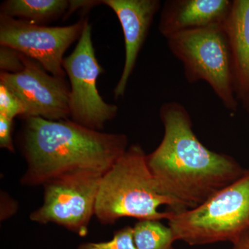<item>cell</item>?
<instances>
[{"instance_id":"1","label":"cell","mask_w":249,"mask_h":249,"mask_svg":"<svg viewBox=\"0 0 249 249\" xmlns=\"http://www.w3.org/2000/svg\"><path fill=\"white\" fill-rule=\"evenodd\" d=\"M160 116L164 127L147 163L160 191L182 210L194 209L245 173L231 156L209 150L198 139L189 113L178 102L165 103Z\"/></svg>"},{"instance_id":"2","label":"cell","mask_w":249,"mask_h":249,"mask_svg":"<svg viewBox=\"0 0 249 249\" xmlns=\"http://www.w3.org/2000/svg\"><path fill=\"white\" fill-rule=\"evenodd\" d=\"M22 139L27 168L20 182L43 186L69 174L94 172L104 175L127 150V136L105 133L70 119H25Z\"/></svg>"},{"instance_id":"3","label":"cell","mask_w":249,"mask_h":249,"mask_svg":"<svg viewBox=\"0 0 249 249\" xmlns=\"http://www.w3.org/2000/svg\"><path fill=\"white\" fill-rule=\"evenodd\" d=\"M180 211L178 203L160 191L143 149L134 144L103 175L95 216L101 224L111 225L123 217L168 220L173 211Z\"/></svg>"},{"instance_id":"4","label":"cell","mask_w":249,"mask_h":249,"mask_svg":"<svg viewBox=\"0 0 249 249\" xmlns=\"http://www.w3.org/2000/svg\"><path fill=\"white\" fill-rule=\"evenodd\" d=\"M168 221L176 241L190 245L233 244L249 231V169L199 206L173 211Z\"/></svg>"},{"instance_id":"5","label":"cell","mask_w":249,"mask_h":249,"mask_svg":"<svg viewBox=\"0 0 249 249\" xmlns=\"http://www.w3.org/2000/svg\"><path fill=\"white\" fill-rule=\"evenodd\" d=\"M190 83L206 82L228 110L237 111L231 53L224 27L180 33L167 38Z\"/></svg>"},{"instance_id":"6","label":"cell","mask_w":249,"mask_h":249,"mask_svg":"<svg viewBox=\"0 0 249 249\" xmlns=\"http://www.w3.org/2000/svg\"><path fill=\"white\" fill-rule=\"evenodd\" d=\"M103 175L79 172L53 178L43 185V204L30 214L33 222L54 223L86 237L95 215V206Z\"/></svg>"},{"instance_id":"7","label":"cell","mask_w":249,"mask_h":249,"mask_svg":"<svg viewBox=\"0 0 249 249\" xmlns=\"http://www.w3.org/2000/svg\"><path fill=\"white\" fill-rule=\"evenodd\" d=\"M62 67L70 78L71 120L101 131L118 112L115 105L108 104L98 92L97 80L103 71L98 63L91 39V26L88 19L76 48L64 59Z\"/></svg>"},{"instance_id":"8","label":"cell","mask_w":249,"mask_h":249,"mask_svg":"<svg viewBox=\"0 0 249 249\" xmlns=\"http://www.w3.org/2000/svg\"><path fill=\"white\" fill-rule=\"evenodd\" d=\"M85 20L66 27H47L0 14V44L37 61L50 74L64 78V54L79 40Z\"/></svg>"},{"instance_id":"9","label":"cell","mask_w":249,"mask_h":249,"mask_svg":"<svg viewBox=\"0 0 249 249\" xmlns=\"http://www.w3.org/2000/svg\"><path fill=\"white\" fill-rule=\"evenodd\" d=\"M24 63L20 72L0 73V83L12 90L24 104L23 119H69L70 89L64 78L48 74L40 64L26 55Z\"/></svg>"},{"instance_id":"10","label":"cell","mask_w":249,"mask_h":249,"mask_svg":"<svg viewBox=\"0 0 249 249\" xmlns=\"http://www.w3.org/2000/svg\"><path fill=\"white\" fill-rule=\"evenodd\" d=\"M102 4L107 5L115 12L124 35V70L114 90V97L117 99L125 93L139 54L161 3L159 0H104Z\"/></svg>"},{"instance_id":"11","label":"cell","mask_w":249,"mask_h":249,"mask_svg":"<svg viewBox=\"0 0 249 249\" xmlns=\"http://www.w3.org/2000/svg\"><path fill=\"white\" fill-rule=\"evenodd\" d=\"M229 0H169L160 12L159 31L165 38L180 33L224 27L231 9Z\"/></svg>"},{"instance_id":"12","label":"cell","mask_w":249,"mask_h":249,"mask_svg":"<svg viewBox=\"0 0 249 249\" xmlns=\"http://www.w3.org/2000/svg\"><path fill=\"white\" fill-rule=\"evenodd\" d=\"M231 53L236 97L249 91V0H233L224 26Z\"/></svg>"},{"instance_id":"13","label":"cell","mask_w":249,"mask_h":249,"mask_svg":"<svg viewBox=\"0 0 249 249\" xmlns=\"http://www.w3.org/2000/svg\"><path fill=\"white\" fill-rule=\"evenodd\" d=\"M67 0H8L1 6V14L32 24L45 23L68 12Z\"/></svg>"},{"instance_id":"14","label":"cell","mask_w":249,"mask_h":249,"mask_svg":"<svg viewBox=\"0 0 249 249\" xmlns=\"http://www.w3.org/2000/svg\"><path fill=\"white\" fill-rule=\"evenodd\" d=\"M137 249H175L173 231L158 220L138 221L133 227Z\"/></svg>"},{"instance_id":"15","label":"cell","mask_w":249,"mask_h":249,"mask_svg":"<svg viewBox=\"0 0 249 249\" xmlns=\"http://www.w3.org/2000/svg\"><path fill=\"white\" fill-rule=\"evenodd\" d=\"M78 249H137L134 238L133 227H127L114 232L111 240L107 242H85Z\"/></svg>"},{"instance_id":"16","label":"cell","mask_w":249,"mask_h":249,"mask_svg":"<svg viewBox=\"0 0 249 249\" xmlns=\"http://www.w3.org/2000/svg\"><path fill=\"white\" fill-rule=\"evenodd\" d=\"M25 113V107L17 95L0 83V114L14 120L16 116L24 118Z\"/></svg>"},{"instance_id":"17","label":"cell","mask_w":249,"mask_h":249,"mask_svg":"<svg viewBox=\"0 0 249 249\" xmlns=\"http://www.w3.org/2000/svg\"><path fill=\"white\" fill-rule=\"evenodd\" d=\"M24 54L6 46L0 48V69L1 72L15 73L24 70Z\"/></svg>"},{"instance_id":"18","label":"cell","mask_w":249,"mask_h":249,"mask_svg":"<svg viewBox=\"0 0 249 249\" xmlns=\"http://www.w3.org/2000/svg\"><path fill=\"white\" fill-rule=\"evenodd\" d=\"M14 121L0 114V147L13 153L15 152L12 138Z\"/></svg>"},{"instance_id":"19","label":"cell","mask_w":249,"mask_h":249,"mask_svg":"<svg viewBox=\"0 0 249 249\" xmlns=\"http://www.w3.org/2000/svg\"><path fill=\"white\" fill-rule=\"evenodd\" d=\"M232 249H249V231L232 244Z\"/></svg>"},{"instance_id":"20","label":"cell","mask_w":249,"mask_h":249,"mask_svg":"<svg viewBox=\"0 0 249 249\" xmlns=\"http://www.w3.org/2000/svg\"><path fill=\"white\" fill-rule=\"evenodd\" d=\"M242 103L243 104V107L245 108L246 111L249 114V91L247 93V96H245V98L242 100Z\"/></svg>"}]
</instances>
